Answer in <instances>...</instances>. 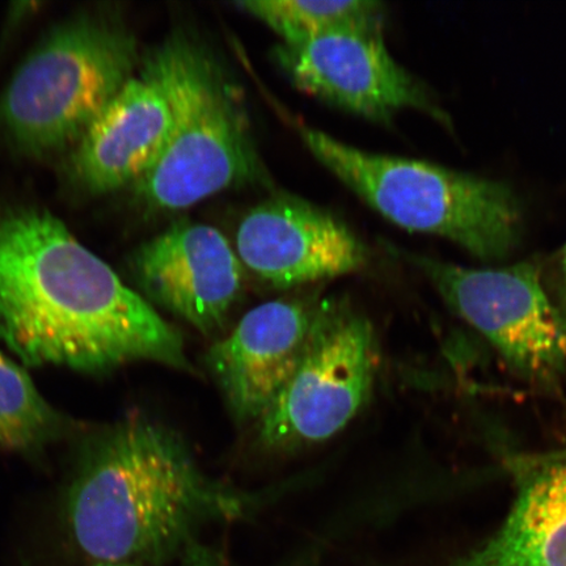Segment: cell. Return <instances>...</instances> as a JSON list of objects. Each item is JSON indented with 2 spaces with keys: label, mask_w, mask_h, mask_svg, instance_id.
<instances>
[{
  "label": "cell",
  "mask_w": 566,
  "mask_h": 566,
  "mask_svg": "<svg viewBox=\"0 0 566 566\" xmlns=\"http://www.w3.org/2000/svg\"><path fill=\"white\" fill-rule=\"evenodd\" d=\"M0 342L31 367L98 375L150 360L193 371L180 332L34 208L0 209Z\"/></svg>",
  "instance_id": "6da1fadb"
},
{
  "label": "cell",
  "mask_w": 566,
  "mask_h": 566,
  "mask_svg": "<svg viewBox=\"0 0 566 566\" xmlns=\"http://www.w3.org/2000/svg\"><path fill=\"white\" fill-rule=\"evenodd\" d=\"M253 504L202 472L176 431L134 417L84 454L65 504L69 533L95 563L157 562L205 522L235 520Z\"/></svg>",
  "instance_id": "7a4b0ae2"
},
{
  "label": "cell",
  "mask_w": 566,
  "mask_h": 566,
  "mask_svg": "<svg viewBox=\"0 0 566 566\" xmlns=\"http://www.w3.org/2000/svg\"><path fill=\"white\" fill-rule=\"evenodd\" d=\"M142 75L160 88L172 117L165 150L136 184L147 207L182 210L264 179L242 92L208 45L175 32L148 53Z\"/></svg>",
  "instance_id": "3957f363"
},
{
  "label": "cell",
  "mask_w": 566,
  "mask_h": 566,
  "mask_svg": "<svg viewBox=\"0 0 566 566\" xmlns=\"http://www.w3.org/2000/svg\"><path fill=\"white\" fill-rule=\"evenodd\" d=\"M307 150L387 221L448 238L481 260H502L521 243L523 207L512 187L433 163L359 150L302 127Z\"/></svg>",
  "instance_id": "277c9868"
},
{
  "label": "cell",
  "mask_w": 566,
  "mask_h": 566,
  "mask_svg": "<svg viewBox=\"0 0 566 566\" xmlns=\"http://www.w3.org/2000/svg\"><path fill=\"white\" fill-rule=\"evenodd\" d=\"M138 59L137 40L119 21H67L21 63L0 101V124L28 154L77 144L132 80Z\"/></svg>",
  "instance_id": "5b68a950"
},
{
  "label": "cell",
  "mask_w": 566,
  "mask_h": 566,
  "mask_svg": "<svg viewBox=\"0 0 566 566\" xmlns=\"http://www.w3.org/2000/svg\"><path fill=\"white\" fill-rule=\"evenodd\" d=\"M421 271L457 315L483 336L516 377L556 389L566 374V328L535 261L470 269L394 248Z\"/></svg>",
  "instance_id": "8992f818"
},
{
  "label": "cell",
  "mask_w": 566,
  "mask_h": 566,
  "mask_svg": "<svg viewBox=\"0 0 566 566\" xmlns=\"http://www.w3.org/2000/svg\"><path fill=\"white\" fill-rule=\"evenodd\" d=\"M378 367L369 318L343 303H318L298 367L259 421L260 440L279 450L329 440L370 399Z\"/></svg>",
  "instance_id": "52a82bcc"
},
{
  "label": "cell",
  "mask_w": 566,
  "mask_h": 566,
  "mask_svg": "<svg viewBox=\"0 0 566 566\" xmlns=\"http://www.w3.org/2000/svg\"><path fill=\"white\" fill-rule=\"evenodd\" d=\"M274 59L307 94L375 123L413 108L450 125L427 88L389 54L381 33L342 32L281 44Z\"/></svg>",
  "instance_id": "ba28073f"
},
{
  "label": "cell",
  "mask_w": 566,
  "mask_h": 566,
  "mask_svg": "<svg viewBox=\"0 0 566 566\" xmlns=\"http://www.w3.org/2000/svg\"><path fill=\"white\" fill-rule=\"evenodd\" d=\"M235 252L247 269L274 287L289 289L358 272L369 251L329 211L279 195L253 207L240 221Z\"/></svg>",
  "instance_id": "9c48e42d"
},
{
  "label": "cell",
  "mask_w": 566,
  "mask_h": 566,
  "mask_svg": "<svg viewBox=\"0 0 566 566\" xmlns=\"http://www.w3.org/2000/svg\"><path fill=\"white\" fill-rule=\"evenodd\" d=\"M142 292L205 335L223 328L243 290V264L212 226L175 223L134 252Z\"/></svg>",
  "instance_id": "30bf717a"
},
{
  "label": "cell",
  "mask_w": 566,
  "mask_h": 566,
  "mask_svg": "<svg viewBox=\"0 0 566 566\" xmlns=\"http://www.w3.org/2000/svg\"><path fill=\"white\" fill-rule=\"evenodd\" d=\"M317 306L294 300L260 304L211 346L209 370L238 421H260L277 399L301 363Z\"/></svg>",
  "instance_id": "8fae6325"
},
{
  "label": "cell",
  "mask_w": 566,
  "mask_h": 566,
  "mask_svg": "<svg viewBox=\"0 0 566 566\" xmlns=\"http://www.w3.org/2000/svg\"><path fill=\"white\" fill-rule=\"evenodd\" d=\"M172 117L160 88L132 77L77 142L71 168L92 193L136 184L165 150Z\"/></svg>",
  "instance_id": "7c38bea8"
},
{
  "label": "cell",
  "mask_w": 566,
  "mask_h": 566,
  "mask_svg": "<svg viewBox=\"0 0 566 566\" xmlns=\"http://www.w3.org/2000/svg\"><path fill=\"white\" fill-rule=\"evenodd\" d=\"M502 526L448 566H566V454L516 460Z\"/></svg>",
  "instance_id": "4fadbf2b"
},
{
  "label": "cell",
  "mask_w": 566,
  "mask_h": 566,
  "mask_svg": "<svg viewBox=\"0 0 566 566\" xmlns=\"http://www.w3.org/2000/svg\"><path fill=\"white\" fill-rule=\"evenodd\" d=\"M239 9L263 21L282 44L342 32L381 33L385 7L371 0H252Z\"/></svg>",
  "instance_id": "5bb4252c"
},
{
  "label": "cell",
  "mask_w": 566,
  "mask_h": 566,
  "mask_svg": "<svg viewBox=\"0 0 566 566\" xmlns=\"http://www.w3.org/2000/svg\"><path fill=\"white\" fill-rule=\"evenodd\" d=\"M65 421L30 375L0 353V448L31 452L55 440Z\"/></svg>",
  "instance_id": "9a60e30c"
},
{
  "label": "cell",
  "mask_w": 566,
  "mask_h": 566,
  "mask_svg": "<svg viewBox=\"0 0 566 566\" xmlns=\"http://www.w3.org/2000/svg\"><path fill=\"white\" fill-rule=\"evenodd\" d=\"M544 282L566 328V244L551 263L548 279Z\"/></svg>",
  "instance_id": "2e32d148"
},
{
  "label": "cell",
  "mask_w": 566,
  "mask_h": 566,
  "mask_svg": "<svg viewBox=\"0 0 566 566\" xmlns=\"http://www.w3.org/2000/svg\"><path fill=\"white\" fill-rule=\"evenodd\" d=\"M92 566H138L134 564H117V563H95Z\"/></svg>",
  "instance_id": "e0dca14e"
}]
</instances>
